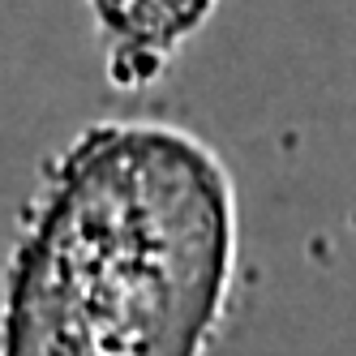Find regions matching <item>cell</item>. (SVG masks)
<instances>
[{"label":"cell","instance_id":"1","mask_svg":"<svg viewBox=\"0 0 356 356\" xmlns=\"http://www.w3.org/2000/svg\"><path fill=\"white\" fill-rule=\"evenodd\" d=\"M223 279L227 193L207 150L95 138L26 249L5 356H197Z\"/></svg>","mask_w":356,"mask_h":356},{"label":"cell","instance_id":"2","mask_svg":"<svg viewBox=\"0 0 356 356\" xmlns=\"http://www.w3.org/2000/svg\"><path fill=\"white\" fill-rule=\"evenodd\" d=\"M104 17L129 39H176L197 22V9H189L185 0H116L104 9Z\"/></svg>","mask_w":356,"mask_h":356}]
</instances>
